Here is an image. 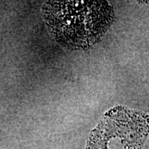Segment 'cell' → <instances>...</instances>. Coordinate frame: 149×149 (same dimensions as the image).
Here are the masks:
<instances>
[{"label":"cell","instance_id":"6da1fadb","mask_svg":"<svg viewBox=\"0 0 149 149\" xmlns=\"http://www.w3.org/2000/svg\"><path fill=\"white\" fill-rule=\"evenodd\" d=\"M43 15L50 32L61 46L86 49L109 29L114 12L106 1H48Z\"/></svg>","mask_w":149,"mask_h":149}]
</instances>
